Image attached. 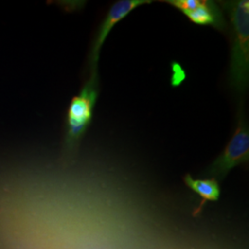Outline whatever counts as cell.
Returning a JSON list of instances; mask_svg holds the SVG:
<instances>
[{
    "label": "cell",
    "mask_w": 249,
    "mask_h": 249,
    "mask_svg": "<svg viewBox=\"0 0 249 249\" xmlns=\"http://www.w3.org/2000/svg\"><path fill=\"white\" fill-rule=\"evenodd\" d=\"M249 160V124L243 108L237 116V124L231 140L223 152L209 166L207 174L215 180H223L234 167Z\"/></svg>",
    "instance_id": "cell-3"
},
{
    "label": "cell",
    "mask_w": 249,
    "mask_h": 249,
    "mask_svg": "<svg viewBox=\"0 0 249 249\" xmlns=\"http://www.w3.org/2000/svg\"><path fill=\"white\" fill-rule=\"evenodd\" d=\"M192 23L198 26H211L224 32L227 22L223 16V10L219 5L212 0H198L193 9L182 12Z\"/></svg>",
    "instance_id": "cell-5"
},
{
    "label": "cell",
    "mask_w": 249,
    "mask_h": 249,
    "mask_svg": "<svg viewBox=\"0 0 249 249\" xmlns=\"http://www.w3.org/2000/svg\"><path fill=\"white\" fill-rule=\"evenodd\" d=\"M184 182L192 191H194L202 198V203L206 201H217L221 196V187L218 180L210 179H196L189 174L184 177Z\"/></svg>",
    "instance_id": "cell-6"
},
{
    "label": "cell",
    "mask_w": 249,
    "mask_h": 249,
    "mask_svg": "<svg viewBox=\"0 0 249 249\" xmlns=\"http://www.w3.org/2000/svg\"><path fill=\"white\" fill-rule=\"evenodd\" d=\"M220 3L229 15L231 24L230 86L236 92L244 93L248 89L249 81V0Z\"/></svg>",
    "instance_id": "cell-1"
},
{
    "label": "cell",
    "mask_w": 249,
    "mask_h": 249,
    "mask_svg": "<svg viewBox=\"0 0 249 249\" xmlns=\"http://www.w3.org/2000/svg\"><path fill=\"white\" fill-rule=\"evenodd\" d=\"M151 0H119L116 2L107 12V16L98 28L89 52V73L98 70L100 51L113 28L125 18L132 10L142 5L151 4Z\"/></svg>",
    "instance_id": "cell-4"
},
{
    "label": "cell",
    "mask_w": 249,
    "mask_h": 249,
    "mask_svg": "<svg viewBox=\"0 0 249 249\" xmlns=\"http://www.w3.org/2000/svg\"><path fill=\"white\" fill-rule=\"evenodd\" d=\"M99 96L98 72L89 73L80 93L73 97L66 116L64 148L68 154L77 151L92 120Z\"/></svg>",
    "instance_id": "cell-2"
}]
</instances>
